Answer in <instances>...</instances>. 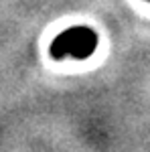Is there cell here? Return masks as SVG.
I'll use <instances>...</instances> for the list:
<instances>
[{"label": "cell", "instance_id": "2", "mask_svg": "<svg viewBox=\"0 0 150 152\" xmlns=\"http://www.w3.org/2000/svg\"><path fill=\"white\" fill-rule=\"evenodd\" d=\"M148 2H150V0H148Z\"/></svg>", "mask_w": 150, "mask_h": 152}, {"label": "cell", "instance_id": "1", "mask_svg": "<svg viewBox=\"0 0 150 152\" xmlns=\"http://www.w3.org/2000/svg\"><path fill=\"white\" fill-rule=\"evenodd\" d=\"M97 33L89 26H71L51 41L49 53L53 59H87L97 49Z\"/></svg>", "mask_w": 150, "mask_h": 152}]
</instances>
